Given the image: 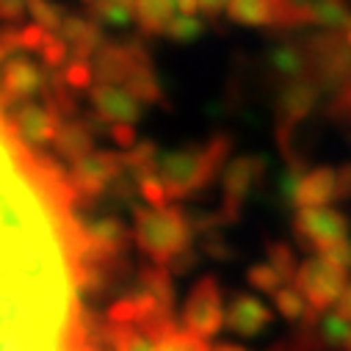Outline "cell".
Segmentation results:
<instances>
[{"instance_id": "4dcf8cb0", "label": "cell", "mask_w": 351, "mask_h": 351, "mask_svg": "<svg viewBox=\"0 0 351 351\" xmlns=\"http://www.w3.org/2000/svg\"><path fill=\"white\" fill-rule=\"evenodd\" d=\"M28 12V0H0V20L17 23Z\"/></svg>"}, {"instance_id": "5b68a950", "label": "cell", "mask_w": 351, "mask_h": 351, "mask_svg": "<svg viewBox=\"0 0 351 351\" xmlns=\"http://www.w3.org/2000/svg\"><path fill=\"white\" fill-rule=\"evenodd\" d=\"M296 238L313 249L315 254H324L340 241H348V219L335 208H299L293 216Z\"/></svg>"}, {"instance_id": "f35d334b", "label": "cell", "mask_w": 351, "mask_h": 351, "mask_svg": "<svg viewBox=\"0 0 351 351\" xmlns=\"http://www.w3.org/2000/svg\"><path fill=\"white\" fill-rule=\"evenodd\" d=\"M346 45L351 47V28H348V34H346Z\"/></svg>"}, {"instance_id": "7402d4cb", "label": "cell", "mask_w": 351, "mask_h": 351, "mask_svg": "<svg viewBox=\"0 0 351 351\" xmlns=\"http://www.w3.org/2000/svg\"><path fill=\"white\" fill-rule=\"evenodd\" d=\"M155 351H210L208 340L189 332L186 326H174L171 332H166L163 337L155 340Z\"/></svg>"}, {"instance_id": "d590c367", "label": "cell", "mask_w": 351, "mask_h": 351, "mask_svg": "<svg viewBox=\"0 0 351 351\" xmlns=\"http://www.w3.org/2000/svg\"><path fill=\"white\" fill-rule=\"evenodd\" d=\"M337 108L351 119V89H343L340 92V100H337Z\"/></svg>"}, {"instance_id": "83f0119b", "label": "cell", "mask_w": 351, "mask_h": 351, "mask_svg": "<svg viewBox=\"0 0 351 351\" xmlns=\"http://www.w3.org/2000/svg\"><path fill=\"white\" fill-rule=\"evenodd\" d=\"M39 56H42V64H45L47 69H58V66H64V64H66L69 45L64 42V36H61V34H50V36L45 39V45H42Z\"/></svg>"}, {"instance_id": "8fae6325", "label": "cell", "mask_w": 351, "mask_h": 351, "mask_svg": "<svg viewBox=\"0 0 351 351\" xmlns=\"http://www.w3.org/2000/svg\"><path fill=\"white\" fill-rule=\"evenodd\" d=\"M89 100L95 106V114L103 122L111 125H133L141 119V103L119 83H103L97 80L89 89Z\"/></svg>"}, {"instance_id": "d6a6232c", "label": "cell", "mask_w": 351, "mask_h": 351, "mask_svg": "<svg viewBox=\"0 0 351 351\" xmlns=\"http://www.w3.org/2000/svg\"><path fill=\"white\" fill-rule=\"evenodd\" d=\"M337 191H340V199L351 197V163L337 169Z\"/></svg>"}, {"instance_id": "44dd1931", "label": "cell", "mask_w": 351, "mask_h": 351, "mask_svg": "<svg viewBox=\"0 0 351 351\" xmlns=\"http://www.w3.org/2000/svg\"><path fill=\"white\" fill-rule=\"evenodd\" d=\"M274 304H277L280 315L288 318V321H307L313 315V307L307 304V299L302 296V291L293 282L291 285H282L274 293Z\"/></svg>"}, {"instance_id": "603a6c76", "label": "cell", "mask_w": 351, "mask_h": 351, "mask_svg": "<svg viewBox=\"0 0 351 351\" xmlns=\"http://www.w3.org/2000/svg\"><path fill=\"white\" fill-rule=\"evenodd\" d=\"M28 14H31V20L36 25H42V28H47L53 34H58L64 20L69 17L66 9L61 3H56V0H28Z\"/></svg>"}, {"instance_id": "836d02e7", "label": "cell", "mask_w": 351, "mask_h": 351, "mask_svg": "<svg viewBox=\"0 0 351 351\" xmlns=\"http://www.w3.org/2000/svg\"><path fill=\"white\" fill-rule=\"evenodd\" d=\"M335 310H337V313H340L343 318H348V321H351V282L346 285V291H343V296L337 299Z\"/></svg>"}, {"instance_id": "7c38bea8", "label": "cell", "mask_w": 351, "mask_h": 351, "mask_svg": "<svg viewBox=\"0 0 351 351\" xmlns=\"http://www.w3.org/2000/svg\"><path fill=\"white\" fill-rule=\"evenodd\" d=\"M260 171H263V160L252 155H241L224 169V210H221L224 221L238 216L243 199L249 197L254 180L260 178Z\"/></svg>"}, {"instance_id": "e575fe53", "label": "cell", "mask_w": 351, "mask_h": 351, "mask_svg": "<svg viewBox=\"0 0 351 351\" xmlns=\"http://www.w3.org/2000/svg\"><path fill=\"white\" fill-rule=\"evenodd\" d=\"M230 0H199V12L205 14H219V12H227Z\"/></svg>"}, {"instance_id": "d4e9b609", "label": "cell", "mask_w": 351, "mask_h": 351, "mask_svg": "<svg viewBox=\"0 0 351 351\" xmlns=\"http://www.w3.org/2000/svg\"><path fill=\"white\" fill-rule=\"evenodd\" d=\"M246 280L257 288V291H266V293H277L282 285H291V282H285L280 274H277V269L271 266L269 260H263V263H254V266L246 271Z\"/></svg>"}, {"instance_id": "d6986e66", "label": "cell", "mask_w": 351, "mask_h": 351, "mask_svg": "<svg viewBox=\"0 0 351 351\" xmlns=\"http://www.w3.org/2000/svg\"><path fill=\"white\" fill-rule=\"evenodd\" d=\"M227 14L241 25L263 28L277 23V3L274 0H230Z\"/></svg>"}, {"instance_id": "4316f807", "label": "cell", "mask_w": 351, "mask_h": 351, "mask_svg": "<svg viewBox=\"0 0 351 351\" xmlns=\"http://www.w3.org/2000/svg\"><path fill=\"white\" fill-rule=\"evenodd\" d=\"M269 263L277 269V274H280L285 282H293V280H296L299 266H296V254H293L291 246H285V243H271V246H269Z\"/></svg>"}, {"instance_id": "8d00e7d4", "label": "cell", "mask_w": 351, "mask_h": 351, "mask_svg": "<svg viewBox=\"0 0 351 351\" xmlns=\"http://www.w3.org/2000/svg\"><path fill=\"white\" fill-rule=\"evenodd\" d=\"M210 351H246V348H241V346H230V343H219V346H213Z\"/></svg>"}, {"instance_id": "6da1fadb", "label": "cell", "mask_w": 351, "mask_h": 351, "mask_svg": "<svg viewBox=\"0 0 351 351\" xmlns=\"http://www.w3.org/2000/svg\"><path fill=\"white\" fill-rule=\"evenodd\" d=\"M3 108V106H0ZM69 178L0 111V351H92L80 313L83 224Z\"/></svg>"}, {"instance_id": "484cf974", "label": "cell", "mask_w": 351, "mask_h": 351, "mask_svg": "<svg viewBox=\"0 0 351 351\" xmlns=\"http://www.w3.org/2000/svg\"><path fill=\"white\" fill-rule=\"evenodd\" d=\"M202 34H205V25H202V20L197 14H178L166 28V36L178 39V42H194Z\"/></svg>"}, {"instance_id": "2e32d148", "label": "cell", "mask_w": 351, "mask_h": 351, "mask_svg": "<svg viewBox=\"0 0 351 351\" xmlns=\"http://www.w3.org/2000/svg\"><path fill=\"white\" fill-rule=\"evenodd\" d=\"M318 103V89L307 80H296L280 95V117H282V128L302 122Z\"/></svg>"}, {"instance_id": "ffe728a7", "label": "cell", "mask_w": 351, "mask_h": 351, "mask_svg": "<svg viewBox=\"0 0 351 351\" xmlns=\"http://www.w3.org/2000/svg\"><path fill=\"white\" fill-rule=\"evenodd\" d=\"M125 89L144 106V103H158L160 97H163V89H160V80H158V75H155V69H152V64L149 61H144L141 66H136L133 72H130V77L122 83Z\"/></svg>"}, {"instance_id": "277c9868", "label": "cell", "mask_w": 351, "mask_h": 351, "mask_svg": "<svg viewBox=\"0 0 351 351\" xmlns=\"http://www.w3.org/2000/svg\"><path fill=\"white\" fill-rule=\"evenodd\" d=\"M293 285L302 291V296L307 299V304L313 310L324 313L326 307H335L337 299L343 296V291L348 285V271L343 266H337V263L315 254L299 266Z\"/></svg>"}, {"instance_id": "8992f818", "label": "cell", "mask_w": 351, "mask_h": 351, "mask_svg": "<svg viewBox=\"0 0 351 351\" xmlns=\"http://www.w3.org/2000/svg\"><path fill=\"white\" fill-rule=\"evenodd\" d=\"M227 324V310L221 302V291L216 277H205L199 280L183 307V326L199 337H213L221 332V326Z\"/></svg>"}, {"instance_id": "5bb4252c", "label": "cell", "mask_w": 351, "mask_h": 351, "mask_svg": "<svg viewBox=\"0 0 351 351\" xmlns=\"http://www.w3.org/2000/svg\"><path fill=\"white\" fill-rule=\"evenodd\" d=\"M274 321V313L263 304L257 296H249V293H238L230 299L227 304V326L243 337H252V335H260L269 324Z\"/></svg>"}, {"instance_id": "ba28073f", "label": "cell", "mask_w": 351, "mask_h": 351, "mask_svg": "<svg viewBox=\"0 0 351 351\" xmlns=\"http://www.w3.org/2000/svg\"><path fill=\"white\" fill-rule=\"evenodd\" d=\"M122 169H125L122 155L106 152V149H95L92 155L75 160L66 178H69V186H72L75 197L95 199L119 178Z\"/></svg>"}, {"instance_id": "74e56055", "label": "cell", "mask_w": 351, "mask_h": 351, "mask_svg": "<svg viewBox=\"0 0 351 351\" xmlns=\"http://www.w3.org/2000/svg\"><path fill=\"white\" fill-rule=\"evenodd\" d=\"M343 351H351V332H348V337H346V343H343Z\"/></svg>"}, {"instance_id": "3957f363", "label": "cell", "mask_w": 351, "mask_h": 351, "mask_svg": "<svg viewBox=\"0 0 351 351\" xmlns=\"http://www.w3.org/2000/svg\"><path fill=\"white\" fill-rule=\"evenodd\" d=\"M133 238H136L138 249L152 263H158V266H169L174 257L189 252L191 224H189V216L174 205H163V208H149L147 205V208L136 210Z\"/></svg>"}, {"instance_id": "7a4b0ae2", "label": "cell", "mask_w": 351, "mask_h": 351, "mask_svg": "<svg viewBox=\"0 0 351 351\" xmlns=\"http://www.w3.org/2000/svg\"><path fill=\"white\" fill-rule=\"evenodd\" d=\"M227 152H230V138H224V136H219L202 147L163 152L158 158V166H155V178L166 189L169 199L197 194L213 180V174L224 163Z\"/></svg>"}, {"instance_id": "9c48e42d", "label": "cell", "mask_w": 351, "mask_h": 351, "mask_svg": "<svg viewBox=\"0 0 351 351\" xmlns=\"http://www.w3.org/2000/svg\"><path fill=\"white\" fill-rule=\"evenodd\" d=\"M285 197L296 208H326L329 202L340 199L337 191V169L332 166H318L313 171H291L282 183Z\"/></svg>"}, {"instance_id": "f1b7e54d", "label": "cell", "mask_w": 351, "mask_h": 351, "mask_svg": "<svg viewBox=\"0 0 351 351\" xmlns=\"http://www.w3.org/2000/svg\"><path fill=\"white\" fill-rule=\"evenodd\" d=\"M50 34H53V31L42 28V25H36V23H31V25L20 28V31H17L20 53H39V50H42V45H45V39H47Z\"/></svg>"}, {"instance_id": "cb8c5ba5", "label": "cell", "mask_w": 351, "mask_h": 351, "mask_svg": "<svg viewBox=\"0 0 351 351\" xmlns=\"http://www.w3.org/2000/svg\"><path fill=\"white\" fill-rule=\"evenodd\" d=\"M95 66L89 64V58H72L66 66H64V75H61V83L66 86L69 92H89L95 86Z\"/></svg>"}, {"instance_id": "1f68e13d", "label": "cell", "mask_w": 351, "mask_h": 351, "mask_svg": "<svg viewBox=\"0 0 351 351\" xmlns=\"http://www.w3.org/2000/svg\"><path fill=\"white\" fill-rule=\"evenodd\" d=\"M111 138L122 147V149H130L136 147V133L130 125H111Z\"/></svg>"}, {"instance_id": "9a60e30c", "label": "cell", "mask_w": 351, "mask_h": 351, "mask_svg": "<svg viewBox=\"0 0 351 351\" xmlns=\"http://www.w3.org/2000/svg\"><path fill=\"white\" fill-rule=\"evenodd\" d=\"M64 36V42L69 45V50L75 53V58H89L97 56V50L106 45L103 34H100V23L95 17H80V14H69L58 31Z\"/></svg>"}, {"instance_id": "52a82bcc", "label": "cell", "mask_w": 351, "mask_h": 351, "mask_svg": "<svg viewBox=\"0 0 351 351\" xmlns=\"http://www.w3.org/2000/svg\"><path fill=\"white\" fill-rule=\"evenodd\" d=\"M6 117H9L12 128H14V133L28 147H50V144H56V136H58L61 125L66 122L64 114L56 108V103L50 97L45 103H20Z\"/></svg>"}, {"instance_id": "e0dca14e", "label": "cell", "mask_w": 351, "mask_h": 351, "mask_svg": "<svg viewBox=\"0 0 351 351\" xmlns=\"http://www.w3.org/2000/svg\"><path fill=\"white\" fill-rule=\"evenodd\" d=\"M56 149H58V155L61 158H66V160H80V158H86V155H92L95 152V138H92V130H89V125H83V122H64L61 125V130H58V136H56V144H53Z\"/></svg>"}, {"instance_id": "f546056e", "label": "cell", "mask_w": 351, "mask_h": 351, "mask_svg": "<svg viewBox=\"0 0 351 351\" xmlns=\"http://www.w3.org/2000/svg\"><path fill=\"white\" fill-rule=\"evenodd\" d=\"M274 64H277V72H282L288 77H296L304 69V58L296 53V47H280V50H274Z\"/></svg>"}, {"instance_id": "ac0fdd59", "label": "cell", "mask_w": 351, "mask_h": 351, "mask_svg": "<svg viewBox=\"0 0 351 351\" xmlns=\"http://www.w3.org/2000/svg\"><path fill=\"white\" fill-rule=\"evenodd\" d=\"M133 12L147 34H166L169 23L180 14L174 0H133Z\"/></svg>"}, {"instance_id": "30bf717a", "label": "cell", "mask_w": 351, "mask_h": 351, "mask_svg": "<svg viewBox=\"0 0 351 351\" xmlns=\"http://www.w3.org/2000/svg\"><path fill=\"white\" fill-rule=\"evenodd\" d=\"M45 92V72L25 56H12L0 69V106H20Z\"/></svg>"}, {"instance_id": "4fadbf2b", "label": "cell", "mask_w": 351, "mask_h": 351, "mask_svg": "<svg viewBox=\"0 0 351 351\" xmlns=\"http://www.w3.org/2000/svg\"><path fill=\"white\" fill-rule=\"evenodd\" d=\"M147 53L138 45H103L95 56V75L103 83H125L136 66H141Z\"/></svg>"}]
</instances>
